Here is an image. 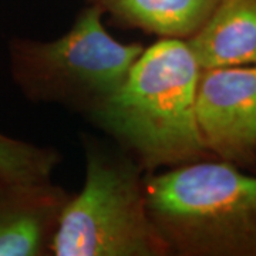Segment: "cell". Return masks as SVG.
I'll use <instances>...</instances> for the list:
<instances>
[{
	"mask_svg": "<svg viewBox=\"0 0 256 256\" xmlns=\"http://www.w3.org/2000/svg\"><path fill=\"white\" fill-rule=\"evenodd\" d=\"M201 67L185 40L144 47L126 82L88 117L146 172L215 158L196 122Z\"/></svg>",
	"mask_w": 256,
	"mask_h": 256,
	"instance_id": "obj_1",
	"label": "cell"
},
{
	"mask_svg": "<svg viewBox=\"0 0 256 256\" xmlns=\"http://www.w3.org/2000/svg\"><path fill=\"white\" fill-rule=\"evenodd\" d=\"M144 185L171 256H256V175L210 158L146 172Z\"/></svg>",
	"mask_w": 256,
	"mask_h": 256,
	"instance_id": "obj_2",
	"label": "cell"
},
{
	"mask_svg": "<svg viewBox=\"0 0 256 256\" xmlns=\"http://www.w3.org/2000/svg\"><path fill=\"white\" fill-rule=\"evenodd\" d=\"M86 180L64 205L50 256H171L146 210V171L116 142L82 134Z\"/></svg>",
	"mask_w": 256,
	"mask_h": 256,
	"instance_id": "obj_3",
	"label": "cell"
},
{
	"mask_svg": "<svg viewBox=\"0 0 256 256\" xmlns=\"http://www.w3.org/2000/svg\"><path fill=\"white\" fill-rule=\"evenodd\" d=\"M98 8L87 4L63 36L52 42L12 37V80L34 104H58L90 117L122 86L141 56V43H122L104 26Z\"/></svg>",
	"mask_w": 256,
	"mask_h": 256,
	"instance_id": "obj_4",
	"label": "cell"
},
{
	"mask_svg": "<svg viewBox=\"0 0 256 256\" xmlns=\"http://www.w3.org/2000/svg\"><path fill=\"white\" fill-rule=\"evenodd\" d=\"M195 107L210 154L256 171V66L201 68Z\"/></svg>",
	"mask_w": 256,
	"mask_h": 256,
	"instance_id": "obj_5",
	"label": "cell"
},
{
	"mask_svg": "<svg viewBox=\"0 0 256 256\" xmlns=\"http://www.w3.org/2000/svg\"><path fill=\"white\" fill-rule=\"evenodd\" d=\"M72 194L52 181L0 180V256H50L57 222Z\"/></svg>",
	"mask_w": 256,
	"mask_h": 256,
	"instance_id": "obj_6",
	"label": "cell"
},
{
	"mask_svg": "<svg viewBox=\"0 0 256 256\" xmlns=\"http://www.w3.org/2000/svg\"><path fill=\"white\" fill-rule=\"evenodd\" d=\"M186 43L201 68L256 66V0H220Z\"/></svg>",
	"mask_w": 256,
	"mask_h": 256,
	"instance_id": "obj_7",
	"label": "cell"
},
{
	"mask_svg": "<svg viewBox=\"0 0 256 256\" xmlns=\"http://www.w3.org/2000/svg\"><path fill=\"white\" fill-rule=\"evenodd\" d=\"M121 28L158 38L188 40L210 18L220 0H86Z\"/></svg>",
	"mask_w": 256,
	"mask_h": 256,
	"instance_id": "obj_8",
	"label": "cell"
},
{
	"mask_svg": "<svg viewBox=\"0 0 256 256\" xmlns=\"http://www.w3.org/2000/svg\"><path fill=\"white\" fill-rule=\"evenodd\" d=\"M60 162L62 154L53 146H36L0 132V180L48 182Z\"/></svg>",
	"mask_w": 256,
	"mask_h": 256,
	"instance_id": "obj_9",
	"label": "cell"
}]
</instances>
